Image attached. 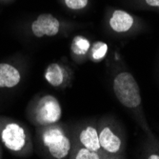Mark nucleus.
<instances>
[{"label": "nucleus", "mask_w": 159, "mask_h": 159, "mask_svg": "<svg viewBox=\"0 0 159 159\" xmlns=\"http://www.w3.org/2000/svg\"><path fill=\"white\" fill-rule=\"evenodd\" d=\"M4 145L11 151L18 152L25 146L26 134L22 127L16 123L8 124L1 134Z\"/></svg>", "instance_id": "nucleus-5"}, {"label": "nucleus", "mask_w": 159, "mask_h": 159, "mask_svg": "<svg viewBox=\"0 0 159 159\" xmlns=\"http://www.w3.org/2000/svg\"><path fill=\"white\" fill-rule=\"evenodd\" d=\"M79 139L84 148L95 152L101 148L99 143V135L97 131L93 127H87L85 129H83L79 135Z\"/></svg>", "instance_id": "nucleus-9"}, {"label": "nucleus", "mask_w": 159, "mask_h": 159, "mask_svg": "<svg viewBox=\"0 0 159 159\" xmlns=\"http://www.w3.org/2000/svg\"><path fill=\"white\" fill-rule=\"evenodd\" d=\"M99 143L100 146L105 151L115 153L120 150L121 147V140L117 135H115L110 128L106 127L101 131L99 134Z\"/></svg>", "instance_id": "nucleus-8"}, {"label": "nucleus", "mask_w": 159, "mask_h": 159, "mask_svg": "<svg viewBox=\"0 0 159 159\" xmlns=\"http://www.w3.org/2000/svg\"><path fill=\"white\" fill-rule=\"evenodd\" d=\"M113 91L119 102L127 108H135L141 103L138 84L131 74L121 73L115 77Z\"/></svg>", "instance_id": "nucleus-1"}, {"label": "nucleus", "mask_w": 159, "mask_h": 159, "mask_svg": "<svg viewBox=\"0 0 159 159\" xmlns=\"http://www.w3.org/2000/svg\"><path fill=\"white\" fill-rule=\"evenodd\" d=\"M89 0H65L66 6L70 10H82L88 5Z\"/></svg>", "instance_id": "nucleus-14"}, {"label": "nucleus", "mask_w": 159, "mask_h": 159, "mask_svg": "<svg viewBox=\"0 0 159 159\" xmlns=\"http://www.w3.org/2000/svg\"><path fill=\"white\" fill-rule=\"evenodd\" d=\"M62 116L60 104L55 97L52 95L43 96L37 103L35 117L41 125H52L58 121Z\"/></svg>", "instance_id": "nucleus-3"}, {"label": "nucleus", "mask_w": 159, "mask_h": 159, "mask_svg": "<svg viewBox=\"0 0 159 159\" xmlns=\"http://www.w3.org/2000/svg\"><path fill=\"white\" fill-rule=\"evenodd\" d=\"M134 25V18L128 12L117 10L114 11L112 16L110 19V26L114 32L125 33L129 31Z\"/></svg>", "instance_id": "nucleus-7"}, {"label": "nucleus", "mask_w": 159, "mask_h": 159, "mask_svg": "<svg viewBox=\"0 0 159 159\" xmlns=\"http://www.w3.org/2000/svg\"><path fill=\"white\" fill-rule=\"evenodd\" d=\"M45 79L53 87L60 86L64 80V71L62 68L56 63L49 65L45 70Z\"/></svg>", "instance_id": "nucleus-10"}, {"label": "nucleus", "mask_w": 159, "mask_h": 159, "mask_svg": "<svg viewBox=\"0 0 159 159\" xmlns=\"http://www.w3.org/2000/svg\"><path fill=\"white\" fill-rule=\"evenodd\" d=\"M60 23L56 17L50 13H42L33 22L32 32L40 38L43 36H53L59 32Z\"/></svg>", "instance_id": "nucleus-4"}, {"label": "nucleus", "mask_w": 159, "mask_h": 159, "mask_svg": "<svg viewBox=\"0 0 159 159\" xmlns=\"http://www.w3.org/2000/svg\"><path fill=\"white\" fill-rule=\"evenodd\" d=\"M148 5L152 7H158L159 8V0H146Z\"/></svg>", "instance_id": "nucleus-15"}, {"label": "nucleus", "mask_w": 159, "mask_h": 159, "mask_svg": "<svg viewBox=\"0 0 159 159\" xmlns=\"http://www.w3.org/2000/svg\"><path fill=\"white\" fill-rule=\"evenodd\" d=\"M108 46L104 42H95L92 48V56L95 60H101L107 54Z\"/></svg>", "instance_id": "nucleus-12"}, {"label": "nucleus", "mask_w": 159, "mask_h": 159, "mask_svg": "<svg viewBox=\"0 0 159 159\" xmlns=\"http://www.w3.org/2000/svg\"><path fill=\"white\" fill-rule=\"evenodd\" d=\"M20 82V73L10 64H0V88H12Z\"/></svg>", "instance_id": "nucleus-6"}, {"label": "nucleus", "mask_w": 159, "mask_h": 159, "mask_svg": "<svg viewBox=\"0 0 159 159\" xmlns=\"http://www.w3.org/2000/svg\"><path fill=\"white\" fill-rule=\"evenodd\" d=\"M91 45L89 40L81 36L77 35L74 38L73 42H71V50L77 55H84L88 52Z\"/></svg>", "instance_id": "nucleus-11"}, {"label": "nucleus", "mask_w": 159, "mask_h": 159, "mask_svg": "<svg viewBox=\"0 0 159 159\" xmlns=\"http://www.w3.org/2000/svg\"><path fill=\"white\" fill-rule=\"evenodd\" d=\"M76 159H99L100 155L95 151H92L87 148L81 149L75 155Z\"/></svg>", "instance_id": "nucleus-13"}, {"label": "nucleus", "mask_w": 159, "mask_h": 159, "mask_svg": "<svg viewBox=\"0 0 159 159\" xmlns=\"http://www.w3.org/2000/svg\"><path fill=\"white\" fill-rule=\"evenodd\" d=\"M43 143L49 149L52 156L57 159L66 157L70 150V139L58 128L48 129L43 134Z\"/></svg>", "instance_id": "nucleus-2"}, {"label": "nucleus", "mask_w": 159, "mask_h": 159, "mask_svg": "<svg viewBox=\"0 0 159 159\" xmlns=\"http://www.w3.org/2000/svg\"><path fill=\"white\" fill-rule=\"evenodd\" d=\"M150 158H151V159H152V158L159 159V156H157V155H151V156H150Z\"/></svg>", "instance_id": "nucleus-16"}]
</instances>
